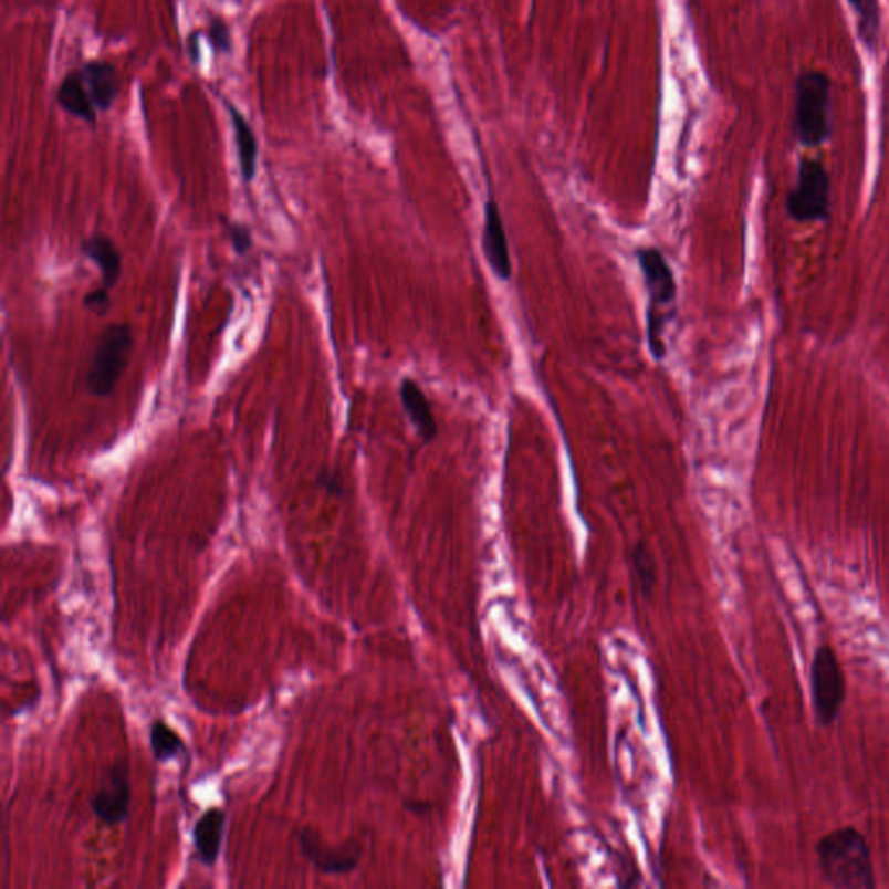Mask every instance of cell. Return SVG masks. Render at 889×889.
Here are the masks:
<instances>
[{
	"instance_id": "obj_19",
	"label": "cell",
	"mask_w": 889,
	"mask_h": 889,
	"mask_svg": "<svg viewBox=\"0 0 889 889\" xmlns=\"http://www.w3.org/2000/svg\"><path fill=\"white\" fill-rule=\"evenodd\" d=\"M632 562H635L636 572H638L639 583L644 586L645 590H650L656 584V566L651 562V556L644 546H636L632 551Z\"/></svg>"
},
{
	"instance_id": "obj_18",
	"label": "cell",
	"mask_w": 889,
	"mask_h": 889,
	"mask_svg": "<svg viewBox=\"0 0 889 889\" xmlns=\"http://www.w3.org/2000/svg\"><path fill=\"white\" fill-rule=\"evenodd\" d=\"M207 41L211 44L212 51L219 56H231L234 51L233 33L230 24L219 14H211L207 23Z\"/></svg>"
},
{
	"instance_id": "obj_5",
	"label": "cell",
	"mask_w": 889,
	"mask_h": 889,
	"mask_svg": "<svg viewBox=\"0 0 889 889\" xmlns=\"http://www.w3.org/2000/svg\"><path fill=\"white\" fill-rule=\"evenodd\" d=\"M813 712L820 726H833L846 702V676L836 650L820 645L809 666Z\"/></svg>"
},
{
	"instance_id": "obj_20",
	"label": "cell",
	"mask_w": 889,
	"mask_h": 889,
	"mask_svg": "<svg viewBox=\"0 0 889 889\" xmlns=\"http://www.w3.org/2000/svg\"><path fill=\"white\" fill-rule=\"evenodd\" d=\"M228 237H230L231 245L234 252L239 255H245L251 251L252 247V231L251 228L245 227L242 222H230L228 224Z\"/></svg>"
},
{
	"instance_id": "obj_16",
	"label": "cell",
	"mask_w": 889,
	"mask_h": 889,
	"mask_svg": "<svg viewBox=\"0 0 889 889\" xmlns=\"http://www.w3.org/2000/svg\"><path fill=\"white\" fill-rule=\"evenodd\" d=\"M858 20V35L870 54L878 53L881 39V4L879 0H848Z\"/></svg>"
},
{
	"instance_id": "obj_11",
	"label": "cell",
	"mask_w": 889,
	"mask_h": 889,
	"mask_svg": "<svg viewBox=\"0 0 889 889\" xmlns=\"http://www.w3.org/2000/svg\"><path fill=\"white\" fill-rule=\"evenodd\" d=\"M222 105L227 108L233 127L234 145H237V157H239V169L242 181L251 185L258 175L259 143L254 127L247 121L245 115L240 112L227 96H221Z\"/></svg>"
},
{
	"instance_id": "obj_6",
	"label": "cell",
	"mask_w": 889,
	"mask_h": 889,
	"mask_svg": "<svg viewBox=\"0 0 889 889\" xmlns=\"http://www.w3.org/2000/svg\"><path fill=\"white\" fill-rule=\"evenodd\" d=\"M787 215L796 222L830 219V176L818 158H801L796 182L787 195Z\"/></svg>"
},
{
	"instance_id": "obj_12",
	"label": "cell",
	"mask_w": 889,
	"mask_h": 889,
	"mask_svg": "<svg viewBox=\"0 0 889 889\" xmlns=\"http://www.w3.org/2000/svg\"><path fill=\"white\" fill-rule=\"evenodd\" d=\"M56 103L73 118L85 122L90 127H96L100 112L87 91L81 69L70 70L65 77L61 79L56 87Z\"/></svg>"
},
{
	"instance_id": "obj_22",
	"label": "cell",
	"mask_w": 889,
	"mask_h": 889,
	"mask_svg": "<svg viewBox=\"0 0 889 889\" xmlns=\"http://www.w3.org/2000/svg\"><path fill=\"white\" fill-rule=\"evenodd\" d=\"M318 480L320 483H322V487L327 489V492L336 493V495H343V485H341V481L337 480L334 474L324 473L318 478Z\"/></svg>"
},
{
	"instance_id": "obj_2",
	"label": "cell",
	"mask_w": 889,
	"mask_h": 889,
	"mask_svg": "<svg viewBox=\"0 0 889 889\" xmlns=\"http://www.w3.org/2000/svg\"><path fill=\"white\" fill-rule=\"evenodd\" d=\"M645 289H647V344L651 358L662 362L667 355L666 328L676 316L678 282L674 270L657 247H638L635 251Z\"/></svg>"
},
{
	"instance_id": "obj_21",
	"label": "cell",
	"mask_w": 889,
	"mask_h": 889,
	"mask_svg": "<svg viewBox=\"0 0 889 889\" xmlns=\"http://www.w3.org/2000/svg\"><path fill=\"white\" fill-rule=\"evenodd\" d=\"M112 306V297L106 287H97L84 295V307L96 315H106Z\"/></svg>"
},
{
	"instance_id": "obj_14",
	"label": "cell",
	"mask_w": 889,
	"mask_h": 889,
	"mask_svg": "<svg viewBox=\"0 0 889 889\" xmlns=\"http://www.w3.org/2000/svg\"><path fill=\"white\" fill-rule=\"evenodd\" d=\"M81 252L102 273L103 287L114 291L122 275V254L108 234L94 233L81 243Z\"/></svg>"
},
{
	"instance_id": "obj_9",
	"label": "cell",
	"mask_w": 889,
	"mask_h": 889,
	"mask_svg": "<svg viewBox=\"0 0 889 889\" xmlns=\"http://www.w3.org/2000/svg\"><path fill=\"white\" fill-rule=\"evenodd\" d=\"M481 249L485 254L487 263L493 275L501 282H510L513 276V263H511L510 243L505 233L504 221H502L501 209L493 197L485 203V221L481 230Z\"/></svg>"
},
{
	"instance_id": "obj_8",
	"label": "cell",
	"mask_w": 889,
	"mask_h": 889,
	"mask_svg": "<svg viewBox=\"0 0 889 889\" xmlns=\"http://www.w3.org/2000/svg\"><path fill=\"white\" fill-rule=\"evenodd\" d=\"M301 854L322 874L344 876L352 874L360 864L362 848L358 843L349 841L339 846H328L313 829H303L297 836Z\"/></svg>"
},
{
	"instance_id": "obj_4",
	"label": "cell",
	"mask_w": 889,
	"mask_h": 889,
	"mask_svg": "<svg viewBox=\"0 0 889 889\" xmlns=\"http://www.w3.org/2000/svg\"><path fill=\"white\" fill-rule=\"evenodd\" d=\"M133 348L134 332L129 324L117 322L100 334L90 370L85 374V388L93 397L108 398L115 391L129 365Z\"/></svg>"
},
{
	"instance_id": "obj_17",
	"label": "cell",
	"mask_w": 889,
	"mask_h": 889,
	"mask_svg": "<svg viewBox=\"0 0 889 889\" xmlns=\"http://www.w3.org/2000/svg\"><path fill=\"white\" fill-rule=\"evenodd\" d=\"M150 747L155 761L166 763V761L181 756L185 752V742L169 724L157 720L150 726Z\"/></svg>"
},
{
	"instance_id": "obj_13",
	"label": "cell",
	"mask_w": 889,
	"mask_h": 889,
	"mask_svg": "<svg viewBox=\"0 0 889 889\" xmlns=\"http://www.w3.org/2000/svg\"><path fill=\"white\" fill-rule=\"evenodd\" d=\"M398 391H400L401 407L409 417L410 425L416 429V433L425 443L433 441L438 435L437 419H435L433 407L429 404L419 383L412 377H404Z\"/></svg>"
},
{
	"instance_id": "obj_1",
	"label": "cell",
	"mask_w": 889,
	"mask_h": 889,
	"mask_svg": "<svg viewBox=\"0 0 889 889\" xmlns=\"http://www.w3.org/2000/svg\"><path fill=\"white\" fill-rule=\"evenodd\" d=\"M815 854L822 879L830 888L874 889L878 886L869 843L854 825L825 834L818 839Z\"/></svg>"
},
{
	"instance_id": "obj_10",
	"label": "cell",
	"mask_w": 889,
	"mask_h": 889,
	"mask_svg": "<svg viewBox=\"0 0 889 889\" xmlns=\"http://www.w3.org/2000/svg\"><path fill=\"white\" fill-rule=\"evenodd\" d=\"M82 77L100 114L114 108L122 91L117 66L108 60H90L82 63Z\"/></svg>"
},
{
	"instance_id": "obj_3",
	"label": "cell",
	"mask_w": 889,
	"mask_h": 889,
	"mask_svg": "<svg viewBox=\"0 0 889 889\" xmlns=\"http://www.w3.org/2000/svg\"><path fill=\"white\" fill-rule=\"evenodd\" d=\"M794 134L808 148L824 145L833 136V82L820 70H805L796 79Z\"/></svg>"
},
{
	"instance_id": "obj_15",
	"label": "cell",
	"mask_w": 889,
	"mask_h": 889,
	"mask_svg": "<svg viewBox=\"0 0 889 889\" xmlns=\"http://www.w3.org/2000/svg\"><path fill=\"white\" fill-rule=\"evenodd\" d=\"M227 815L219 808L207 809L195 824V857L206 867L215 866L221 854Z\"/></svg>"
},
{
	"instance_id": "obj_7",
	"label": "cell",
	"mask_w": 889,
	"mask_h": 889,
	"mask_svg": "<svg viewBox=\"0 0 889 889\" xmlns=\"http://www.w3.org/2000/svg\"><path fill=\"white\" fill-rule=\"evenodd\" d=\"M91 808L106 825L122 824L129 818L130 781L127 763L118 761L109 766L91 799Z\"/></svg>"
}]
</instances>
